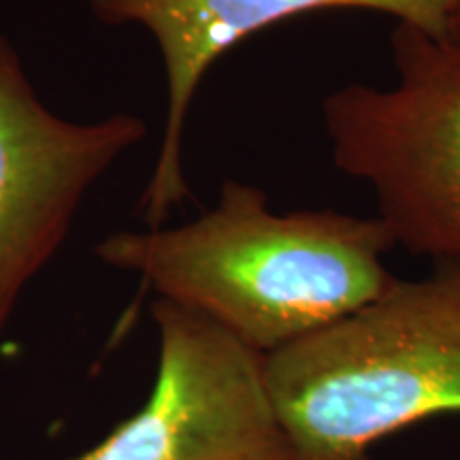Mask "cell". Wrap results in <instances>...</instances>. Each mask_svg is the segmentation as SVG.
<instances>
[{
  "mask_svg": "<svg viewBox=\"0 0 460 460\" xmlns=\"http://www.w3.org/2000/svg\"><path fill=\"white\" fill-rule=\"evenodd\" d=\"M393 247L377 217L278 214L262 190L228 180L197 220L113 233L94 254L267 356L386 295Z\"/></svg>",
  "mask_w": 460,
  "mask_h": 460,
  "instance_id": "cell-1",
  "label": "cell"
},
{
  "mask_svg": "<svg viewBox=\"0 0 460 460\" xmlns=\"http://www.w3.org/2000/svg\"><path fill=\"white\" fill-rule=\"evenodd\" d=\"M292 460H371L399 430L460 413V267L386 295L264 356Z\"/></svg>",
  "mask_w": 460,
  "mask_h": 460,
  "instance_id": "cell-2",
  "label": "cell"
},
{
  "mask_svg": "<svg viewBox=\"0 0 460 460\" xmlns=\"http://www.w3.org/2000/svg\"><path fill=\"white\" fill-rule=\"evenodd\" d=\"M396 82L349 84L322 102L337 169L369 186L394 245L460 267V54L396 24Z\"/></svg>",
  "mask_w": 460,
  "mask_h": 460,
  "instance_id": "cell-3",
  "label": "cell"
},
{
  "mask_svg": "<svg viewBox=\"0 0 460 460\" xmlns=\"http://www.w3.org/2000/svg\"><path fill=\"white\" fill-rule=\"evenodd\" d=\"M158 373L141 410L73 460H292L264 354L216 322L156 298Z\"/></svg>",
  "mask_w": 460,
  "mask_h": 460,
  "instance_id": "cell-4",
  "label": "cell"
},
{
  "mask_svg": "<svg viewBox=\"0 0 460 460\" xmlns=\"http://www.w3.org/2000/svg\"><path fill=\"white\" fill-rule=\"evenodd\" d=\"M146 135L132 113L96 122L56 115L0 32V339L22 292L65 243L85 194Z\"/></svg>",
  "mask_w": 460,
  "mask_h": 460,
  "instance_id": "cell-5",
  "label": "cell"
},
{
  "mask_svg": "<svg viewBox=\"0 0 460 460\" xmlns=\"http://www.w3.org/2000/svg\"><path fill=\"white\" fill-rule=\"evenodd\" d=\"M456 0H88L90 11L111 26L137 24L152 34L166 75V122L156 166L141 199L149 228L190 197L183 175V135L190 107L207 71L250 34L288 17L324 9H369L444 37Z\"/></svg>",
  "mask_w": 460,
  "mask_h": 460,
  "instance_id": "cell-6",
  "label": "cell"
},
{
  "mask_svg": "<svg viewBox=\"0 0 460 460\" xmlns=\"http://www.w3.org/2000/svg\"><path fill=\"white\" fill-rule=\"evenodd\" d=\"M444 41L450 45L452 49H456L460 54V0L454 3V7L450 11V15H447V22H446V31H444Z\"/></svg>",
  "mask_w": 460,
  "mask_h": 460,
  "instance_id": "cell-7",
  "label": "cell"
}]
</instances>
